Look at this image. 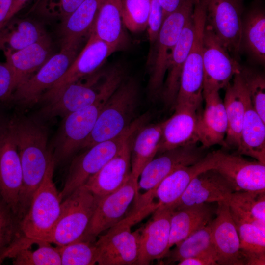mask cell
<instances>
[{
	"label": "cell",
	"instance_id": "obj_1",
	"mask_svg": "<svg viewBox=\"0 0 265 265\" xmlns=\"http://www.w3.org/2000/svg\"><path fill=\"white\" fill-rule=\"evenodd\" d=\"M19 153L23 183L19 205L27 209L32 197L43 181L53 155L47 148L46 128L26 117L14 118L9 121Z\"/></svg>",
	"mask_w": 265,
	"mask_h": 265
},
{
	"label": "cell",
	"instance_id": "obj_2",
	"mask_svg": "<svg viewBox=\"0 0 265 265\" xmlns=\"http://www.w3.org/2000/svg\"><path fill=\"white\" fill-rule=\"evenodd\" d=\"M106 86L97 100L91 105L65 116L54 141L55 163L70 157L80 149L92 132L107 100L125 79L121 66H115L106 72Z\"/></svg>",
	"mask_w": 265,
	"mask_h": 265
},
{
	"label": "cell",
	"instance_id": "obj_3",
	"mask_svg": "<svg viewBox=\"0 0 265 265\" xmlns=\"http://www.w3.org/2000/svg\"><path fill=\"white\" fill-rule=\"evenodd\" d=\"M138 86L132 78L124 79L105 104L89 136L80 149H87L122 133L135 119Z\"/></svg>",
	"mask_w": 265,
	"mask_h": 265
},
{
	"label": "cell",
	"instance_id": "obj_4",
	"mask_svg": "<svg viewBox=\"0 0 265 265\" xmlns=\"http://www.w3.org/2000/svg\"><path fill=\"white\" fill-rule=\"evenodd\" d=\"M148 117L147 114H143L136 118L119 135L96 144L76 157L71 164L63 189L59 192L62 200L84 185L117 153L125 142L144 126Z\"/></svg>",
	"mask_w": 265,
	"mask_h": 265
},
{
	"label": "cell",
	"instance_id": "obj_5",
	"mask_svg": "<svg viewBox=\"0 0 265 265\" xmlns=\"http://www.w3.org/2000/svg\"><path fill=\"white\" fill-rule=\"evenodd\" d=\"M54 165L53 157L28 211L20 221L22 234L36 242H46L60 212L62 200L53 181Z\"/></svg>",
	"mask_w": 265,
	"mask_h": 265
},
{
	"label": "cell",
	"instance_id": "obj_6",
	"mask_svg": "<svg viewBox=\"0 0 265 265\" xmlns=\"http://www.w3.org/2000/svg\"><path fill=\"white\" fill-rule=\"evenodd\" d=\"M100 198L85 185L73 191L62 201L59 216L46 242L62 246L80 239Z\"/></svg>",
	"mask_w": 265,
	"mask_h": 265
},
{
	"label": "cell",
	"instance_id": "obj_7",
	"mask_svg": "<svg viewBox=\"0 0 265 265\" xmlns=\"http://www.w3.org/2000/svg\"><path fill=\"white\" fill-rule=\"evenodd\" d=\"M195 0H184L163 20L155 42L148 91L152 97L160 95L171 54L182 30L193 12Z\"/></svg>",
	"mask_w": 265,
	"mask_h": 265
},
{
	"label": "cell",
	"instance_id": "obj_8",
	"mask_svg": "<svg viewBox=\"0 0 265 265\" xmlns=\"http://www.w3.org/2000/svg\"><path fill=\"white\" fill-rule=\"evenodd\" d=\"M207 1L195 0L194 38L182 71L175 106L185 103L201 105L203 99V38Z\"/></svg>",
	"mask_w": 265,
	"mask_h": 265
},
{
	"label": "cell",
	"instance_id": "obj_9",
	"mask_svg": "<svg viewBox=\"0 0 265 265\" xmlns=\"http://www.w3.org/2000/svg\"><path fill=\"white\" fill-rule=\"evenodd\" d=\"M211 153H207L193 165L176 169L154 188L141 194L138 193L135 199L138 210L148 215L159 207L173 205L182 196L195 176L204 170L212 168V159Z\"/></svg>",
	"mask_w": 265,
	"mask_h": 265
},
{
	"label": "cell",
	"instance_id": "obj_10",
	"mask_svg": "<svg viewBox=\"0 0 265 265\" xmlns=\"http://www.w3.org/2000/svg\"><path fill=\"white\" fill-rule=\"evenodd\" d=\"M80 43L61 45L59 53L53 55L38 70L17 86L11 99L26 105L39 101L72 64L78 54Z\"/></svg>",
	"mask_w": 265,
	"mask_h": 265
},
{
	"label": "cell",
	"instance_id": "obj_11",
	"mask_svg": "<svg viewBox=\"0 0 265 265\" xmlns=\"http://www.w3.org/2000/svg\"><path fill=\"white\" fill-rule=\"evenodd\" d=\"M106 82V72H98L68 84L58 91L42 108L46 118L68 115L93 104L102 94Z\"/></svg>",
	"mask_w": 265,
	"mask_h": 265
},
{
	"label": "cell",
	"instance_id": "obj_12",
	"mask_svg": "<svg viewBox=\"0 0 265 265\" xmlns=\"http://www.w3.org/2000/svg\"><path fill=\"white\" fill-rule=\"evenodd\" d=\"M244 0H208L206 24L239 62Z\"/></svg>",
	"mask_w": 265,
	"mask_h": 265
},
{
	"label": "cell",
	"instance_id": "obj_13",
	"mask_svg": "<svg viewBox=\"0 0 265 265\" xmlns=\"http://www.w3.org/2000/svg\"><path fill=\"white\" fill-rule=\"evenodd\" d=\"M203 90L217 91L225 88L242 68L206 24L203 38Z\"/></svg>",
	"mask_w": 265,
	"mask_h": 265
},
{
	"label": "cell",
	"instance_id": "obj_14",
	"mask_svg": "<svg viewBox=\"0 0 265 265\" xmlns=\"http://www.w3.org/2000/svg\"><path fill=\"white\" fill-rule=\"evenodd\" d=\"M137 181L131 173L121 188L100 198L88 226L80 239L96 241L99 234L124 218L129 206L137 194Z\"/></svg>",
	"mask_w": 265,
	"mask_h": 265
},
{
	"label": "cell",
	"instance_id": "obj_15",
	"mask_svg": "<svg viewBox=\"0 0 265 265\" xmlns=\"http://www.w3.org/2000/svg\"><path fill=\"white\" fill-rule=\"evenodd\" d=\"M126 218L109 229L95 241L99 265H136L138 255V229L132 232Z\"/></svg>",
	"mask_w": 265,
	"mask_h": 265
},
{
	"label": "cell",
	"instance_id": "obj_16",
	"mask_svg": "<svg viewBox=\"0 0 265 265\" xmlns=\"http://www.w3.org/2000/svg\"><path fill=\"white\" fill-rule=\"evenodd\" d=\"M19 153L9 121L0 127V195L16 215L22 187Z\"/></svg>",
	"mask_w": 265,
	"mask_h": 265
},
{
	"label": "cell",
	"instance_id": "obj_17",
	"mask_svg": "<svg viewBox=\"0 0 265 265\" xmlns=\"http://www.w3.org/2000/svg\"><path fill=\"white\" fill-rule=\"evenodd\" d=\"M212 168L219 172L235 191L265 189V164L247 160L241 155L218 150L211 152Z\"/></svg>",
	"mask_w": 265,
	"mask_h": 265
},
{
	"label": "cell",
	"instance_id": "obj_18",
	"mask_svg": "<svg viewBox=\"0 0 265 265\" xmlns=\"http://www.w3.org/2000/svg\"><path fill=\"white\" fill-rule=\"evenodd\" d=\"M196 144L166 151L151 160L139 175L137 193L140 190L147 191L154 188L178 168L193 165L201 160L207 154L204 151L205 148L198 147Z\"/></svg>",
	"mask_w": 265,
	"mask_h": 265
},
{
	"label": "cell",
	"instance_id": "obj_19",
	"mask_svg": "<svg viewBox=\"0 0 265 265\" xmlns=\"http://www.w3.org/2000/svg\"><path fill=\"white\" fill-rule=\"evenodd\" d=\"M117 51L89 34L88 41L63 76L44 92L40 100L47 102L61 88L72 82L89 76L97 70L113 53Z\"/></svg>",
	"mask_w": 265,
	"mask_h": 265
},
{
	"label": "cell",
	"instance_id": "obj_20",
	"mask_svg": "<svg viewBox=\"0 0 265 265\" xmlns=\"http://www.w3.org/2000/svg\"><path fill=\"white\" fill-rule=\"evenodd\" d=\"M174 207H159L143 227L138 229V255L136 265H147L163 259L168 252L170 225Z\"/></svg>",
	"mask_w": 265,
	"mask_h": 265
},
{
	"label": "cell",
	"instance_id": "obj_21",
	"mask_svg": "<svg viewBox=\"0 0 265 265\" xmlns=\"http://www.w3.org/2000/svg\"><path fill=\"white\" fill-rule=\"evenodd\" d=\"M201 105L186 103L176 105L171 117L163 121L158 153L198 142L197 127Z\"/></svg>",
	"mask_w": 265,
	"mask_h": 265
},
{
	"label": "cell",
	"instance_id": "obj_22",
	"mask_svg": "<svg viewBox=\"0 0 265 265\" xmlns=\"http://www.w3.org/2000/svg\"><path fill=\"white\" fill-rule=\"evenodd\" d=\"M215 215L211 223L212 236L217 264L245 265L238 231L226 201L217 202Z\"/></svg>",
	"mask_w": 265,
	"mask_h": 265
},
{
	"label": "cell",
	"instance_id": "obj_23",
	"mask_svg": "<svg viewBox=\"0 0 265 265\" xmlns=\"http://www.w3.org/2000/svg\"><path fill=\"white\" fill-rule=\"evenodd\" d=\"M230 183L216 170L211 168L195 176L174 208L201 203L226 201L234 192Z\"/></svg>",
	"mask_w": 265,
	"mask_h": 265
},
{
	"label": "cell",
	"instance_id": "obj_24",
	"mask_svg": "<svg viewBox=\"0 0 265 265\" xmlns=\"http://www.w3.org/2000/svg\"><path fill=\"white\" fill-rule=\"evenodd\" d=\"M203 98L205 100V106L198 124V142L205 149L216 145L226 147L225 138L228 121L219 91L203 90Z\"/></svg>",
	"mask_w": 265,
	"mask_h": 265
},
{
	"label": "cell",
	"instance_id": "obj_25",
	"mask_svg": "<svg viewBox=\"0 0 265 265\" xmlns=\"http://www.w3.org/2000/svg\"><path fill=\"white\" fill-rule=\"evenodd\" d=\"M132 138H129L117 153L85 184L96 196L101 198L116 191L130 177Z\"/></svg>",
	"mask_w": 265,
	"mask_h": 265
},
{
	"label": "cell",
	"instance_id": "obj_26",
	"mask_svg": "<svg viewBox=\"0 0 265 265\" xmlns=\"http://www.w3.org/2000/svg\"><path fill=\"white\" fill-rule=\"evenodd\" d=\"M3 53L5 61L13 73L16 88L38 70L53 55L52 41L47 34L21 50L15 52L6 51Z\"/></svg>",
	"mask_w": 265,
	"mask_h": 265
},
{
	"label": "cell",
	"instance_id": "obj_27",
	"mask_svg": "<svg viewBox=\"0 0 265 265\" xmlns=\"http://www.w3.org/2000/svg\"><path fill=\"white\" fill-rule=\"evenodd\" d=\"M194 34L193 14L185 24L169 59L160 96L168 106L174 107L182 71L191 47Z\"/></svg>",
	"mask_w": 265,
	"mask_h": 265
},
{
	"label": "cell",
	"instance_id": "obj_28",
	"mask_svg": "<svg viewBox=\"0 0 265 265\" xmlns=\"http://www.w3.org/2000/svg\"><path fill=\"white\" fill-rule=\"evenodd\" d=\"M209 204L201 203L174 209L170 218L169 250L212 220L216 209Z\"/></svg>",
	"mask_w": 265,
	"mask_h": 265
},
{
	"label": "cell",
	"instance_id": "obj_29",
	"mask_svg": "<svg viewBox=\"0 0 265 265\" xmlns=\"http://www.w3.org/2000/svg\"><path fill=\"white\" fill-rule=\"evenodd\" d=\"M124 26L121 0H101L90 33L118 50L126 42Z\"/></svg>",
	"mask_w": 265,
	"mask_h": 265
},
{
	"label": "cell",
	"instance_id": "obj_30",
	"mask_svg": "<svg viewBox=\"0 0 265 265\" xmlns=\"http://www.w3.org/2000/svg\"><path fill=\"white\" fill-rule=\"evenodd\" d=\"M244 100L245 112L237 154L250 156L265 164V122L254 109L247 88Z\"/></svg>",
	"mask_w": 265,
	"mask_h": 265
},
{
	"label": "cell",
	"instance_id": "obj_31",
	"mask_svg": "<svg viewBox=\"0 0 265 265\" xmlns=\"http://www.w3.org/2000/svg\"><path fill=\"white\" fill-rule=\"evenodd\" d=\"M223 101L228 128L225 138L226 147L236 149L239 146L245 106L244 96L246 88L240 73L236 74L226 87Z\"/></svg>",
	"mask_w": 265,
	"mask_h": 265
},
{
	"label": "cell",
	"instance_id": "obj_32",
	"mask_svg": "<svg viewBox=\"0 0 265 265\" xmlns=\"http://www.w3.org/2000/svg\"><path fill=\"white\" fill-rule=\"evenodd\" d=\"M46 34L43 26L38 22L14 17L0 29V51L15 52L21 50Z\"/></svg>",
	"mask_w": 265,
	"mask_h": 265
},
{
	"label": "cell",
	"instance_id": "obj_33",
	"mask_svg": "<svg viewBox=\"0 0 265 265\" xmlns=\"http://www.w3.org/2000/svg\"><path fill=\"white\" fill-rule=\"evenodd\" d=\"M163 121L143 126L131 147V173L138 181L144 167L158 153L161 139Z\"/></svg>",
	"mask_w": 265,
	"mask_h": 265
},
{
	"label": "cell",
	"instance_id": "obj_34",
	"mask_svg": "<svg viewBox=\"0 0 265 265\" xmlns=\"http://www.w3.org/2000/svg\"><path fill=\"white\" fill-rule=\"evenodd\" d=\"M226 201L231 213L265 232V189L234 191Z\"/></svg>",
	"mask_w": 265,
	"mask_h": 265
},
{
	"label": "cell",
	"instance_id": "obj_35",
	"mask_svg": "<svg viewBox=\"0 0 265 265\" xmlns=\"http://www.w3.org/2000/svg\"><path fill=\"white\" fill-rule=\"evenodd\" d=\"M33 241L25 237H21L2 254L4 259H14L16 265H60L61 257L57 247L53 248L47 242L39 241V247L33 251L28 249Z\"/></svg>",
	"mask_w": 265,
	"mask_h": 265
},
{
	"label": "cell",
	"instance_id": "obj_36",
	"mask_svg": "<svg viewBox=\"0 0 265 265\" xmlns=\"http://www.w3.org/2000/svg\"><path fill=\"white\" fill-rule=\"evenodd\" d=\"M101 0H85L62 21L61 45L80 43L90 33Z\"/></svg>",
	"mask_w": 265,
	"mask_h": 265
},
{
	"label": "cell",
	"instance_id": "obj_37",
	"mask_svg": "<svg viewBox=\"0 0 265 265\" xmlns=\"http://www.w3.org/2000/svg\"><path fill=\"white\" fill-rule=\"evenodd\" d=\"M241 49L255 62L265 64V15L263 10H251L242 20Z\"/></svg>",
	"mask_w": 265,
	"mask_h": 265
},
{
	"label": "cell",
	"instance_id": "obj_38",
	"mask_svg": "<svg viewBox=\"0 0 265 265\" xmlns=\"http://www.w3.org/2000/svg\"><path fill=\"white\" fill-rule=\"evenodd\" d=\"M240 241V251L247 265H265V232L231 213Z\"/></svg>",
	"mask_w": 265,
	"mask_h": 265
},
{
	"label": "cell",
	"instance_id": "obj_39",
	"mask_svg": "<svg viewBox=\"0 0 265 265\" xmlns=\"http://www.w3.org/2000/svg\"><path fill=\"white\" fill-rule=\"evenodd\" d=\"M212 221L203 228L175 245L172 250H169L164 258L166 259L165 264H171L187 258L204 255H213L216 257L212 236Z\"/></svg>",
	"mask_w": 265,
	"mask_h": 265
},
{
	"label": "cell",
	"instance_id": "obj_40",
	"mask_svg": "<svg viewBox=\"0 0 265 265\" xmlns=\"http://www.w3.org/2000/svg\"><path fill=\"white\" fill-rule=\"evenodd\" d=\"M61 265H92L97 264L95 241L79 239L67 244L57 246Z\"/></svg>",
	"mask_w": 265,
	"mask_h": 265
},
{
	"label": "cell",
	"instance_id": "obj_41",
	"mask_svg": "<svg viewBox=\"0 0 265 265\" xmlns=\"http://www.w3.org/2000/svg\"><path fill=\"white\" fill-rule=\"evenodd\" d=\"M151 0H121L125 26L137 33L146 29Z\"/></svg>",
	"mask_w": 265,
	"mask_h": 265
},
{
	"label": "cell",
	"instance_id": "obj_42",
	"mask_svg": "<svg viewBox=\"0 0 265 265\" xmlns=\"http://www.w3.org/2000/svg\"><path fill=\"white\" fill-rule=\"evenodd\" d=\"M254 109L265 122V78L264 75L248 68L240 72Z\"/></svg>",
	"mask_w": 265,
	"mask_h": 265
},
{
	"label": "cell",
	"instance_id": "obj_43",
	"mask_svg": "<svg viewBox=\"0 0 265 265\" xmlns=\"http://www.w3.org/2000/svg\"><path fill=\"white\" fill-rule=\"evenodd\" d=\"M21 237L18 218L1 200L0 201V257L1 258L2 254Z\"/></svg>",
	"mask_w": 265,
	"mask_h": 265
},
{
	"label": "cell",
	"instance_id": "obj_44",
	"mask_svg": "<svg viewBox=\"0 0 265 265\" xmlns=\"http://www.w3.org/2000/svg\"><path fill=\"white\" fill-rule=\"evenodd\" d=\"M85 0H38L35 7L42 14L63 21Z\"/></svg>",
	"mask_w": 265,
	"mask_h": 265
},
{
	"label": "cell",
	"instance_id": "obj_45",
	"mask_svg": "<svg viewBox=\"0 0 265 265\" xmlns=\"http://www.w3.org/2000/svg\"><path fill=\"white\" fill-rule=\"evenodd\" d=\"M163 22L162 8L159 0H151L146 27L151 45L154 44Z\"/></svg>",
	"mask_w": 265,
	"mask_h": 265
},
{
	"label": "cell",
	"instance_id": "obj_46",
	"mask_svg": "<svg viewBox=\"0 0 265 265\" xmlns=\"http://www.w3.org/2000/svg\"><path fill=\"white\" fill-rule=\"evenodd\" d=\"M15 88L12 70L6 61H0V101L11 99Z\"/></svg>",
	"mask_w": 265,
	"mask_h": 265
},
{
	"label": "cell",
	"instance_id": "obj_47",
	"mask_svg": "<svg viewBox=\"0 0 265 265\" xmlns=\"http://www.w3.org/2000/svg\"><path fill=\"white\" fill-rule=\"evenodd\" d=\"M178 265H217L213 255H204L187 258L178 262Z\"/></svg>",
	"mask_w": 265,
	"mask_h": 265
},
{
	"label": "cell",
	"instance_id": "obj_48",
	"mask_svg": "<svg viewBox=\"0 0 265 265\" xmlns=\"http://www.w3.org/2000/svg\"><path fill=\"white\" fill-rule=\"evenodd\" d=\"M184 0H159L162 8L164 19L171 13L175 11Z\"/></svg>",
	"mask_w": 265,
	"mask_h": 265
},
{
	"label": "cell",
	"instance_id": "obj_49",
	"mask_svg": "<svg viewBox=\"0 0 265 265\" xmlns=\"http://www.w3.org/2000/svg\"><path fill=\"white\" fill-rule=\"evenodd\" d=\"M28 0H12V5L9 12L2 24L3 25L6 24L9 20L14 17Z\"/></svg>",
	"mask_w": 265,
	"mask_h": 265
},
{
	"label": "cell",
	"instance_id": "obj_50",
	"mask_svg": "<svg viewBox=\"0 0 265 265\" xmlns=\"http://www.w3.org/2000/svg\"><path fill=\"white\" fill-rule=\"evenodd\" d=\"M12 3V0H0V26L8 14Z\"/></svg>",
	"mask_w": 265,
	"mask_h": 265
},
{
	"label": "cell",
	"instance_id": "obj_51",
	"mask_svg": "<svg viewBox=\"0 0 265 265\" xmlns=\"http://www.w3.org/2000/svg\"><path fill=\"white\" fill-rule=\"evenodd\" d=\"M4 122V121H3L1 116H0V126L2 124V123Z\"/></svg>",
	"mask_w": 265,
	"mask_h": 265
},
{
	"label": "cell",
	"instance_id": "obj_52",
	"mask_svg": "<svg viewBox=\"0 0 265 265\" xmlns=\"http://www.w3.org/2000/svg\"><path fill=\"white\" fill-rule=\"evenodd\" d=\"M3 259L0 257V264L1 263L2 260Z\"/></svg>",
	"mask_w": 265,
	"mask_h": 265
}]
</instances>
